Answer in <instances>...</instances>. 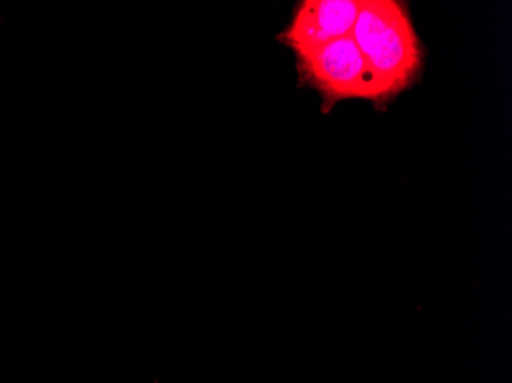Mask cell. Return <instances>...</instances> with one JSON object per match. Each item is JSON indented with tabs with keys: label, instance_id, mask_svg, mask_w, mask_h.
<instances>
[{
	"label": "cell",
	"instance_id": "6da1fadb",
	"mask_svg": "<svg viewBox=\"0 0 512 383\" xmlns=\"http://www.w3.org/2000/svg\"><path fill=\"white\" fill-rule=\"evenodd\" d=\"M352 37L367 63L378 105L390 103L419 79L424 51L402 2H361Z\"/></svg>",
	"mask_w": 512,
	"mask_h": 383
},
{
	"label": "cell",
	"instance_id": "3957f363",
	"mask_svg": "<svg viewBox=\"0 0 512 383\" xmlns=\"http://www.w3.org/2000/svg\"><path fill=\"white\" fill-rule=\"evenodd\" d=\"M361 2L356 0H306L293 11L292 20L278 40L293 54L315 50L352 34Z\"/></svg>",
	"mask_w": 512,
	"mask_h": 383
},
{
	"label": "cell",
	"instance_id": "7a4b0ae2",
	"mask_svg": "<svg viewBox=\"0 0 512 383\" xmlns=\"http://www.w3.org/2000/svg\"><path fill=\"white\" fill-rule=\"evenodd\" d=\"M299 79L332 108L341 100L364 99L378 105L367 63L352 34L315 50L295 54Z\"/></svg>",
	"mask_w": 512,
	"mask_h": 383
}]
</instances>
